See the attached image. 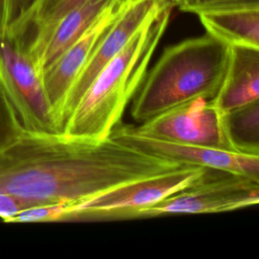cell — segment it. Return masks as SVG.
<instances>
[{"label": "cell", "instance_id": "6da1fadb", "mask_svg": "<svg viewBox=\"0 0 259 259\" xmlns=\"http://www.w3.org/2000/svg\"><path fill=\"white\" fill-rule=\"evenodd\" d=\"M185 165L144 153L110 136L91 140L22 130L0 152V193L30 206L62 201L76 204Z\"/></svg>", "mask_w": 259, "mask_h": 259}, {"label": "cell", "instance_id": "7a4b0ae2", "mask_svg": "<svg viewBox=\"0 0 259 259\" xmlns=\"http://www.w3.org/2000/svg\"><path fill=\"white\" fill-rule=\"evenodd\" d=\"M172 7L165 6L100 70L79 99L62 135L91 140L110 136L144 81Z\"/></svg>", "mask_w": 259, "mask_h": 259}, {"label": "cell", "instance_id": "3957f363", "mask_svg": "<svg viewBox=\"0 0 259 259\" xmlns=\"http://www.w3.org/2000/svg\"><path fill=\"white\" fill-rule=\"evenodd\" d=\"M228 59L229 46L206 32L167 47L135 95L133 118L142 123L190 100L213 99Z\"/></svg>", "mask_w": 259, "mask_h": 259}, {"label": "cell", "instance_id": "277c9868", "mask_svg": "<svg viewBox=\"0 0 259 259\" xmlns=\"http://www.w3.org/2000/svg\"><path fill=\"white\" fill-rule=\"evenodd\" d=\"M259 202V181L230 172L206 169L202 177L163 200L132 211L126 219L173 213H212L244 208Z\"/></svg>", "mask_w": 259, "mask_h": 259}, {"label": "cell", "instance_id": "5b68a950", "mask_svg": "<svg viewBox=\"0 0 259 259\" xmlns=\"http://www.w3.org/2000/svg\"><path fill=\"white\" fill-rule=\"evenodd\" d=\"M0 85L23 130L59 134L36 69L22 45L1 22Z\"/></svg>", "mask_w": 259, "mask_h": 259}, {"label": "cell", "instance_id": "8992f818", "mask_svg": "<svg viewBox=\"0 0 259 259\" xmlns=\"http://www.w3.org/2000/svg\"><path fill=\"white\" fill-rule=\"evenodd\" d=\"M207 168L185 165L172 172L130 182L72 206L65 221L126 219L134 210L153 205L198 181Z\"/></svg>", "mask_w": 259, "mask_h": 259}, {"label": "cell", "instance_id": "52a82bcc", "mask_svg": "<svg viewBox=\"0 0 259 259\" xmlns=\"http://www.w3.org/2000/svg\"><path fill=\"white\" fill-rule=\"evenodd\" d=\"M135 130L152 138L235 151L227 134L224 113L211 100L203 98L175 106Z\"/></svg>", "mask_w": 259, "mask_h": 259}, {"label": "cell", "instance_id": "ba28073f", "mask_svg": "<svg viewBox=\"0 0 259 259\" xmlns=\"http://www.w3.org/2000/svg\"><path fill=\"white\" fill-rule=\"evenodd\" d=\"M167 5L171 4L162 3L159 0H139L124 6L96 45L87 63L79 72L66 94L57 116L59 134H62L64 125L79 99L100 70L121 51L139 29Z\"/></svg>", "mask_w": 259, "mask_h": 259}, {"label": "cell", "instance_id": "9c48e42d", "mask_svg": "<svg viewBox=\"0 0 259 259\" xmlns=\"http://www.w3.org/2000/svg\"><path fill=\"white\" fill-rule=\"evenodd\" d=\"M110 137L150 155L186 165L222 170L259 181V155L182 144L144 136L133 124L118 123Z\"/></svg>", "mask_w": 259, "mask_h": 259}, {"label": "cell", "instance_id": "30bf717a", "mask_svg": "<svg viewBox=\"0 0 259 259\" xmlns=\"http://www.w3.org/2000/svg\"><path fill=\"white\" fill-rule=\"evenodd\" d=\"M125 5L126 2H120L109 7L85 33L39 74L40 82L52 108L56 125L59 110L71 85L87 63L98 41Z\"/></svg>", "mask_w": 259, "mask_h": 259}, {"label": "cell", "instance_id": "8fae6325", "mask_svg": "<svg viewBox=\"0 0 259 259\" xmlns=\"http://www.w3.org/2000/svg\"><path fill=\"white\" fill-rule=\"evenodd\" d=\"M126 0H86L60 18L48 31L29 42L25 52L38 75L85 33L111 6Z\"/></svg>", "mask_w": 259, "mask_h": 259}, {"label": "cell", "instance_id": "7c38bea8", "mask_svg": "<svg viewBox=\"0 0 259 259\" xmlns=\"http://www.w3.org/2000/svg\"><path fill=\"white\" fill-rule=\"evenodd\" d=\"M259 100V48L229 47L220 89L211 102L223 112Z\"/></svg>", "mask_w": 259, "mask_h": 259}, {"label": "cell", "instance_id": "4fadbf2b", "mask_svg": "<svg viewBox=\"0 0 259 259\" xmlns=\"http://www.w3.org/2000/svg\"><path fill=\"white\" fill-rule=\"evenodd\" d=\"M197 16L206 33L223 44L259 48V5L213 9Z\"/></svg>", "mask_w": 259, "mask_h": 259}, {"label": "cell", "instance_id": "5bb4252c", "mask_svg": "<svg viewBox=\"0 0 259 259\" xmlns=\"http://www.w3.org/2000/svg\"><path fill=\"white\" fill-rule=\"evenodd\" d=\"M86 0H33L6 30L25 47L48 31L60 18Z\"/></svg>", "mask_w": 259, "mask_h": 259}, {"label": "cell", "instance_id": "9a60e30c", "mask_svg": "<svg viewBox=\"0 0 259 259\" xmlns=\"http://www.w3.org/2000/svg\"><path fill=\"white\" fill-rule=\"evenodd\" d=\"M224 118L234 150L259 155V100L224 113Z\"/></svg>", "mask_w": 259, "mask_h": 259}, {"label": "cell", "instance_id": "2e32d148", "mask_svg": "<svg viewBox=\"0 0 259 259\" xmlns=\"http://www.w3.org/2000/svg\"><path fill=\"white\" fill-rule=\"evenodd\" d=\"M74 202H52L31 206L17 213L11 222L13 223H39L65 221L72 209Z\"/></svg>", "mask_w": 259, "mask_h": 259}, {"label": "cell", "instance_id": "e0dca14e", "mask_svg": "<svg viewBox=\"0 0 259 259\" xmlns=\"http://www.w3.org/2000/svg\"><path fill=\"white\" fill-rule=\"evenodd\" d=\"M23 127L0 85V152L12 142Z\"/></svg>", "mask_w": 259, "mask_h": 259}, {"label": "cell", "instance_id": "ac0fdd59", "mask_svg": "<svg viewBox=\"0 0 259 259\" xmlns=\"http://www.w3.org/2000/svg\"><path fill=\"white\" fill-rule=\"evenodd\" d=\"M249 5H259V0H179L177 3L180 10L196 15L213 9Z\"/></svg>", "mask_w": 259, "mask_h": 259}, {"label": "cell", "instance_id": "d6986e66", "mask_svg": "<svg viewBox=\"0 0 259 259\" xmlns=\"http://www.w3.org/2000/svg\"><path fill=\"white\" fill-rule=\"evenodd\" d=\"M33 0H1L0 22L6 28L18 18Z\"/></svg>", "mask_w": 259, "mask_h": 259}, {"label": "cell", "instance_id": "ffe728a7", "mask_svg": "<svg viewBox=\"0 0 259 259\" xmlns=\"http://www.w3.org/2000/svg\"><path fill=\"white\" fill-rule=\"evenodd\" d=\"M29 207L27 202L18 197L0 193V219L4 222H11L17 213Z\"/></svg>", "mask_w": 259, "mask_h": 259}, {"label": "cell", "instance_id": "44dd1931", "mask_svg": "<svg viewBox=\"0 0 259 259\" xmlns=\"http://www.w3.org/2000/svg\"><path fill=\"white\" fill-rule=\"evenodd\" d=\"M139 0H126V4H130V3H134V2H137ZM160 2L162 3H167V4H171V5H177V3L179 2V0H159Z\"/></svg>", "mask_w": 259, "mask_h": 259}, {"label": "cell", "instance_id": "7402d4cb", "mask_svg": "<svg viewBox=\"0 0 259 259\" xmlns=\"http://www.w3.org/2000/svg\"><path fill=\"white\" fill-rule=\"evenodd\" d=\"M0 1H1V0H0Z\"/></svg>", "mask_w": 259, "mask_h": 259}]
</instances>
